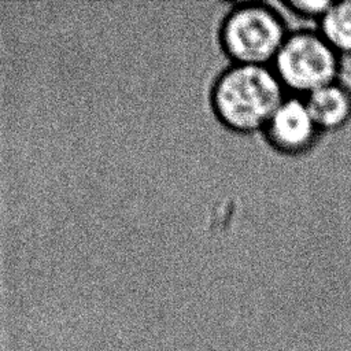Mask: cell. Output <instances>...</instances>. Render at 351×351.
Masks as SVG:
<instances>
[{
    "label": "cell",
    "instance_id": "cell-1",
    "mask_svg": "<svg viewBox=\"0 0 351 351\" xmlns=\"http://www.w3.org/2000/svg\"><path fill=\"white\" fill-rule=\"evenodd\" d=\"M288 96L270 66L228 64L213 78L207 103L226 130L248 136L262 128Z\"/></svg>",
    "mask_w": 351,
    "mask_h": 351
},
{
    "label": "cell",
    "instance_id": "cell-2",
    "mask_svg": "<svg viewBox=\"0 0 351 351\" xmlns=\"http://www.w3.org/2000/svg\"><path fill=\"white\" fill-rule=\"evenodd\" d=\"M288 33L277 3L239 1L222 14L215 40L230 64L271 66Z\"/></svg>",
    "mask_w": 351,
    "mask_h": 351
},
{
    "label": "cell",
    "instance_id": "cell-3",
    "mask_svg": "<svg viewBox=\"0 0 351 351\" xmlns=\"http://www.w3.org/2000/svg\"><path fill=\"white\" fill-rule=\"evenodd\" d=\"M343 58L317 27L289 30L271 69L288 95L304 97L343 75Z\"/></svg>",
    "mask_w": 351,
    "mask_h": 351
},
{
    "label": "cell",
    "instance_id": "cell-4",
    "mask_svg": "<svg viewBox=\"0 0 351 351\" xmlns=\"http://www.w3.org/2000/svg\"><path fill=\"white\" fill-rule=\"evenodd\" d=\"M259 134L271 151L287 158L308 155L324 137L304 99L293 95L280 103Z\"/></svg>",
    "mask_w": 351,
    "mask_h": 351
},
{
    "label": "cell",
    "instance_id": "cell-5",
    "mask_svg": "<svg viewBox=\"0 0 351 351\" xmlns=\"http://www.w3.org/2000/svg\"><path fill=\"white\" fill-rule=\"evenodd\" d=\"M303 99L324 134L351 123V81L344 74Z\"/></svg>",
    "mask_w": 351,
    "mask_h": 351
},
{
    "label": "cell",
    "instance_id": "cell-6",
    "mask_svg": "<svg viewBox=\"0 0 351 351\" xmlns=\"http://www.w3.org/2000/svg\"><path fill=\"white\" fill-rule=\"evenodd\" d=\"M315 27L343 59L351 56V0L330 1Z\"/></svg>",
    "mask_w": 351,
    "mask_h": 351
},
{
    "label": "cell",
    "instance_id": "cell-7",
    "mask_svg": "<svg viewBox=\"0 0 351 351\" xmlns=\"http://www.w3.org/2000/svg\"><path fill=\"white\" fill-rule=\"evenodd\" d=\"M330 1H303V0H291V1H280L278 5L282 12H288L295 18L304 21H315L324 15Z\"/></svg>",
    "mask_w": 351,
    "mask_h": 351
}]
</instances>
